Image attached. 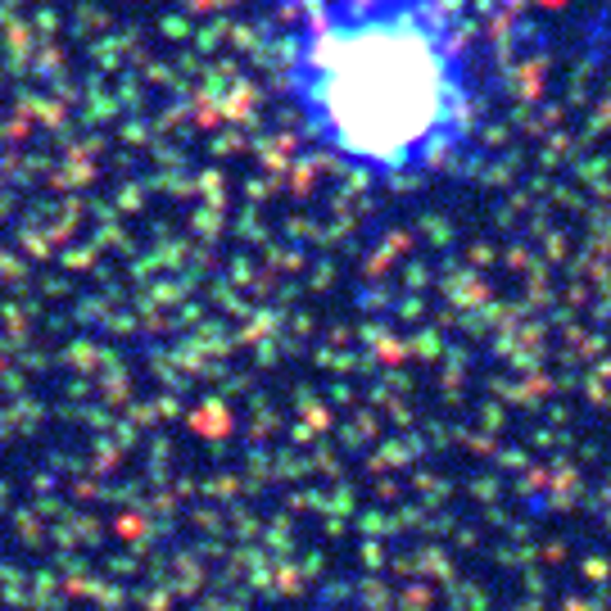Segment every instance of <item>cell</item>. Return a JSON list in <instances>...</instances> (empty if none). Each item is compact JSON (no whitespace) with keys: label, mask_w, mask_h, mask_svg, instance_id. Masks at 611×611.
Returning a JSON list of instances; mask_svg holds the SVG:
<instances>
[{"label":"cell","mask_w":611,"mask_h":611,"mask_svg":"<svg viewBox=\"0 0 611 611\" xmlns=\"http://www.w3.org/2000/svg\"><path fill=\"white\" fill-rule=\"evenodd\" d=\"M277 82L304 146L403 186L481 141V59L462 0H277Z\"/></svg>","instance_id":"cell-1"}]
</instances>
